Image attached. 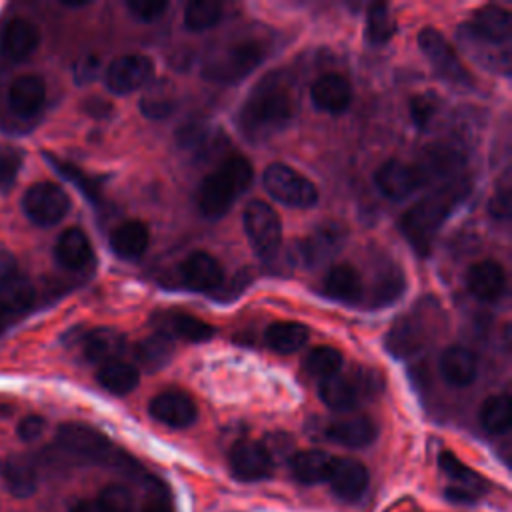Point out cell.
<instances>
[{"label":"cell","mask_w":512,"mask_h":512,"mask_svg":"<svg viewBox=\"0 0 512 512\" xmlns=\"http://www.w3.org/2000/svg\"><path fill=\"white\" fill-rule=\"evenodd\" d=\"M294 94L286 76L268 74L250 92L240 108L238 122L250 140H268L278 134L294 116Z\"/></svg>","instance_id":"obj_1"},{"label":"cell","mask_w":512,"mask_h":512,"mask_svg":"<svg viewBox=\"0 0 512 512\" xmlns=\"http://www.w3.org/2000/svg\"><path fill=\"white\" fill-rule=\"evenodd\" d=\"M466 194L468 184L462 178H456L444 182V186L426 194L404 212L400 228L416 252H420L422 256L430 252L442 222Z\"/></svg>","instance_id":"obj_2"},{"label":"cell","mask_w":512,"mask_h":512,"mask_svg":"<svg viewBox=\"0 0 512 512\" xmlns=\"http://www.w3.org/2000/svg\"><path fill=\"white\" fill-rule=\"evenodd\" d=\"M254 178V170L250 162L232 154L224 158L200 184L198 188V208L208 218L224 216L234 200L250 186Z\"/></svg>","instance_id":"obj_3"},{"label":"cell","mask_w":512,"mask_h":512,"mask_svg":"<svg viewBox=\"0 0 512 512\" xmlns=\"http://www.w3.org/2000/svg\"><path fill=\"white\" fill-rule=\"evenodd\" d=\"M442 314L434 300L426 298L414 310L398 316L386 336V348L396 358H406L420 352L436 334Z\"/></svg>","instance_id":"obj_4"},{"label":"cell","mask_w":512,"mask_h":512,"mask_svg":"<svg viewBox=\"0 0 512 512\" xmlns=\"http://www.w3.org/2000/svg\"><path fill=\"white\" fill-rule=\"evenodd\" d=\"M264 56H266V48L262 42L244 38L226 46L216 56H212L204 64L202 76L210 82L234 84L246 78L264 60Z\"/></svg>","instance_id":"obj_5"},{"label":"cell","mask_w":512,"mask_h":512,"mask_svg":"<svg viewBox=\"0 0 512 512\" xmlns=\"http://www.w3.org/2000/svg\"><path fill=\"white\" fill-rule=\"evenodd\" d=\"M380 390V376L374 370H354L348 374H334L326 380H320L318 394L322 402L338 412L352 410L358 402Z\"/></svg>","instance_id":"obj_6"},{"label":"cell","mask_w":512,"mask_h":512,"mask_svg":"<svg viewBox=\"0 0 512 512\" xmlns=\"http://www.w3.org/2000/svg\"><path fill=\"white\" fill-rule=\"evenodd\" d=\"M56 440L66 452L90 462H100V464L128 462V458L120 454L102 432L86 424H78V422L62 424L56 432Z\"/></svg>","instance_id":"obj_7"},{"label":"cell","mask_w":512,"mask_h":512,"mask_svg":"<svg viewBox=\"0 0 512 512\" xmlns=\"http://www.w3.org/2000/svg\"><path fill=\"white\" fill-rule=\"evenodd\" d=\"M262 182L266 192L286 206L310 208L318 202L316 186L306 176H302L300 172L282 162L266 166Z\"/></svg>","instance_id":"obj_8"},{"label":"cell","mask_w":512,"mask_h":512,"mask_svg":"<svg viewBox=\"0 0 512 512\" xmlns=\"http://www.w3.org/2000/svg\"><path fill=\"white\" fill-rule=\"evenodd\" d=\"M242 222L252 248L270 258L282 244V222L278 212L264 200H252L242 212Z\"/></svg>","instance_id":"obj_9"},{"label":"cell","mask_w":512,"mask_h":512,"mask_svg":"<svg viewBox=\"0 0 512 512\" xmlns=\"http://www.w3.org/2000/svg\"><path fill=\"white\" fill-rule=\"evenodd\" d=\"M22 210L34 224L52 226L68 214L70 198L54 182H36L24 192Z\"/></svg>","instance_id":"obj_10"},{"label":"cell","mask_w":512,"mask_h":512,"mask_svg":"<svg viewBox=\"0 0 512 512\" xmlns=\"http://www.w3.org/2000/svg\"><path fill=\"white\" fill-rule=\"evenodd\" d=\"M154 76V62L144 54H124L106 68V86L114 94H128L148 86Z\"/></svg>","instance_id":"obj_11"},{"label":"cell","mask_w":512,"mask_h":512,"mask_svg":"<svg viewBox=\"0 0 512 512\" xmlns=\"http://www.w3.org/2000/svg\"><path fill=\"white\" fill-rule=\"evenodd\" d=\"M176 282L192 292H212L224 280V270L220 262L202 250L188 254L174 272Z\"/></svg>","instance_id":"obj_12"},{"label":"cell","mask_w":512,"mask_h":512,"mask_svg":"<svg viewBox=\"0 0 512 512\" xmlns=\"http://www.w3.org/2000/svg\"><path fill=\"white\" fill-rule=\"evenodd\" d=\"M230 470L242 482H258L272 476L274 460L270 450L256 440H240L230 450Z\"/></svg>","instance_id":"obj_13"},{"label":"cell","mask_w":512,"mask_h":512,"mask_svg":"<svg viewBox=\"0 0 512 512\" xmlns=\"http://www.w3.org/2000/svg\"><path fill=\"white\" fill-rule=\"evenodd\" d=\"M418 44L424 52V56L432 62L434 70L450 82H468L470 76L464 70V66L460 64L456 52L452 50V46L446 42V38L436 30V28H424L418 34Z\"/></svg>","instance_id":"obj_14"},{"label":"cell","mask_w":512,"mask_h":512,"mask_svg":"<svg viewBox=\"0 0 512 512\" xmlns=\"http://www.w3.org/2000/svg\"><path fill=\"white\" fill-rule=\"evenodd\" d=\"M154 420L170 428H186L196 422L198 408L190 394L182 390H164L150 400L148 406Z\"/></svg>","instance_id":"obj_15"},{"label":"cell","mask_w":512,"mask_h":512,"mask_svg":"<svg viewBox=\"0 0 512 512\" xmlns=\"http://www.w3.org/2000/svg\"><path fill=\"white\" fill-rule=\"evenodd\" d=\"M442 472L452 480V484L446 488V496L452 502H474L484 492V478L478 476L472 468L462 464L452 452H442L440 458Z\"/></svg>","instance_id":"obj_16"},{"label":"cell","mask_w":512,"mask_h":512,"mask_svg":"<svg viewBox=\"0 0 512 512\" xmlns=\"http://www.w3.org/2000/svg\"><path fill=\"white\" fill-rule=\"evenodd\" d=\"M156 332L168 336L170 340H184V342H206L212 338L214 328L200 318L180 312V310H166L158 312L152 318Z\"/></svg>","instance_id":"obj_17"},{"label":"cell","mask_w":512,"mask_h":512,"mask_svg":"<svg viewBox=\"0 0 512 512\" xmlns=\"http://www.w3.org/2000/svg\"><path fill=\"white\" fill-rule=\"evenodd\" d=\"M374 182H376L378 190L390 200H404L412 192H416L420 186H424L416 166L404 164L400 160L384 162L378 168Z\"/></svg>","instance_id":"obj_18"},{"label":"cell","mask_w":512,"mask_h":512,"mask_svg":"<svg viewBox=\"0 0 512 512\" xmlns=\"http://www.w3.org/2000/svg\"><path fill=\"white\" fill-rule=\"evenodd\" d=\"M326 482L338 498L354 502L368 488V470L354 458H334Z\"/></svg>","instance_id":"obj_19"},{"label":"cell","mask_w":512,"mask_h":512,"mask_svg":"<svg viewBox=\"0 0 512 512\" xmlns=\"http://www.w3.org/2000/svg\"><path fill=\"white\" fill-rule=\"evenodd\" d=\"M348 232L338 222H324L320 224L310 236H306L300 244V252L306 264L316 266L330 256H334L346 242Z\"/></svg>","instance_id":"obj_20"},{"label":"cell","mask_w":512,"mask_h":512,"mask_svg":"<svg viewBox=\"0 0 512 512\" xmlns=\"http://www.w3.org/2000/svg\"><path fill=\"white\" fill-rule=\"evenodd\" d=\"M46 100L44 80L36 74H24L12 80L8 88V106L18 118H32Z\"/></svg>","instance_id":"obj_21"},{"label":"cell","mask_w":512,"mask_h":512,"mask_svg":"<svg viewBox=\"0 0 512 512\" xmlns=\"http://www.w3.org/2000/svg\"><path fill=\"white\" fill-rule=\"evenodd\" d=\"M464 166V156L458 148L448 144L430 146L416 170L422 178V184L430 182L432 178H444L446 182L458 178V170Z\"/></svg>","instance_id":"obj_22"},{"label":"cell","mask_w":512,"mask_h":512,"mask_svg":"<svg viewBox=\"0 0 512 512\" xmlns=\"http://www.w3.org/2000/svg\"><path fill=\"white\" fill-rule=\"evenodd\" d=\"M40 44V30L26 18H12L2 32L0 50L6 58L20 62L34 54Z\"/></svg>","instance_id":"obj_23"},{"label":"cell","mask_w":512,"mask_h":512,"mask_svg":"<svg viewBox=\"0 0 512 512\" xmlns=\"http://www.w3.org/2000/svg\"><path fill=\"white\" fill-rule=\"evenodd\" d=\"M466 284L474 298L482 302H494L506 290V274L498 262L482 260L468 268Z\"/></svg>","instance_id":"obj_24"},{"label":"cell","mask_w":512,"mask_h":512,"mask_svg":"<svg viewBox=\"0 0 512 512\" xmlns=\"http://www.w3.org/2000/svg\"><path fill=\"white\" fill-rule=\"evenodd\" d=\"M310 96L316 108L338 114L344 112L352 102V88L342 74L328 72L322 74L310 88Z\"/></svg>","instance_id":"obj_25"},{"label":"cell","mask_w":512,"mask_h":512,"mask_svg":"<svg viewBox=\"0 0 512 512\" xmlns=\"http://www.w3.org/2000/svg\"><path fill=\"white\" fill-rule=\"evenodd\" d=\"M324 434L328 440H332L336 444H342L348 448H362V446H368L370 442H374L378 428L372 422V418H368V416H348V418L330 422L326 426Z\"/></svg>","instance_id":"obj_26"},{"label":"cell","mask_w":512,"mask_h":512,"mask_svg":"<svg viewBox=\"0 0 512 512\" xmlns=\"http://www.w3.org/2000/svg\"><path fill=\"white\" fill-rule=\"evenodd\" d=\"M176 144L194 154L196 158H206L212 156L216 150H220V134L214 126H210V122L206 120H188L186 124H182L176 132Z\"/></svg>","instance_id":"obj_27"},{"label":"cell","mask_w":512,"mask_h":512,"mask_svg":"<svg viewBox=\"0 0 512 512\" xmlns=\"http://www.w3.org/2000/svg\"><path fill=\"white\" fill-rule=\"evenodd\" d=\"M440 372L456 388L470 386L478 376L476 354L464 346H448L440 356Z\"/></svg>","instance_id":"obj_28"},{"label":"cell","mask_w":512,"mask_h":512,"mask_svg":"<svg viewBox=\"0 0 512 512\" xmlns=\"http://www.w3.org/2000/svg\"><path fill=\"white\" fill-rule=\"evenodd\" d=\"M322 294L338 302H358L362 296V278L350 264L332 266L322 280Z\"/></svg>","instance_id":"obj_29"},{"label":"cell","mask_w":512,"mask_h":512,"mask_svg":"<svg viewBox=\"0 0 512 512\" xmlns=\"http://www.w3.org/2000/svg\"><path fill=\"white\" fill-rule=\"evenodd\" d=\"M84 356L90 362L106 364L112 360H120V356L126 350L124 334L114 328H94L84 336Z\"/></svg>","instance_id":"obj_30"},{"label":"cell","mask_w":512,"mask_h":512,"mask_svg":"<svg viewBox=\"0 0 512 512\" xmlns=\"http://www.w3.org/2000/svg\"><path fill=\"white\" fill-rule=\"evenodd\" d=\"M470 30L474 32V36L486 42H504L510 38L512 32V16L508 10L488 4L474 12Z\"/></svg>","instance_id":"obj_31"},{"label":"cell","mask_w":512,"mask_h":512,"mask_svg":"<svg viewBox=\"0 0 512 512\" xmlns=\"http://www.w3.org/2000/svg\"><path fill=\"white\" fill-rule=\"evenodd\" d=\"M148 226L140 220H126L118 224L110 234V248L116 256L124 260H134L142 256L148 248Z\"/></svg>","instance_id":"obj_32"},{"label":"cell","mask_w":512,"mask_h":512,"mask_svg":"<svg viewBox=\"0 0 512 512\" xmlns=\"http://www.w3.org/2000/svg\"><path fill=\"white\" fill-rule=\"evenodd\" d=\"M54 256L60 266L68 270H80L92 260V246L84 230L66 228L54 246Z\"/></svg>","instance_id":"obj_33"},{"label":"cell","mask_w":512,"mask_h":512,"mask_svg":"<svg viewBox=\"0 0 512 512\" xmlns=\"http://www.w3.org/2000/svg\"><path fill=\"white\" fill-rule=\"evenodd\" d=\"M334 456L324 450H302L296 452L290 460V470L294 478L302 484L326 482Z\"/></svg>","instance_id":"obj_34"},{"label":"cell","mask_w":512,"mask_h":512,"mask_svg":"<svg viewBox=\"0 0 512 512\" xmlns=\"http://www.w3.org/2000/svg\"><path fill=\"white\" fill-rule=\"evenodd\" d=\"M96 380L104 390L122 396L132 392L138 386L140 374L132 364L124 360H112V362L100 364L96 372Z\"/></svg>","instance_id":"obj_35"},{"label":"cell","mask_w":512,"mask_h":512,"mask_svg":"<svg viewBox=\"0 0 512 512\" xmlns=\"http://www.w3.org/2000/svg\"><path fill=\"white\" fill-rule=\"evenodd\" d=\"M404 288H406V282H404L402 270L394 264H388L380 268L374 276V282L370 288V302L372 306H390L404 294Z\"/></svg>","instance_id":"obj_36"},{"label":"cell","mask_w":512,"mask_h":512,"mask_svg":"<svg viewBox=\"0 0 512 512\" xmlns=\"http://www.w3.org/2000/svg\"><path fill=\"white\" fill-rule=\"evenodd\" d=\"M308 340V328L300 322H274L266 328V344L278 354H292Z\"/></svg>","instance_id":"obj_37"},{"label":"cell","mask_w":512,"mask_h":512,"mask_svg":"<svg viewBox=\"0 0 512 512\" xmlns=\"http://www.w3.org/2000/svg\"><path fill=\"white\" fill-rule=\"evenodd\" d=\"M134 358L142 368L154 372L172 358V340L160 332H154L152 336L136 344Z\"/></svg>","instance_id":"obj_38"},{"label":"cell","mask_w":512,"mask_h":512,"mask_svg":"<svg viewBox=\"0 0 512 512\" xmlns=\"http://www.w3.org/2000/svg\"><path fill=\"white\" fill-rule=\"evenodd\" d=\"M34 298H36L34 286L18 274H14L12 278H8L6 282L0 284V304L12 316L26 312L34 304Z\"/></svg>","instance_id":"obj_39"},{"label":"cell","mask_w":512,"mask_h":512,"mask_svg":"<svg viewBox=\"0 0 512 512\" xmlns=\"http://www.w3.org/2000/svg\"><path fill=\"white\" fill-rule=\"evenodd\" d=\"M480 424L488 434H504L510 428L512 406L508 394H494L480 408Z\"/></svg>","instance_id":"obj_40"},{"label":"cell","mask_w":512,"mask_h":512,"mask_svg":"<svg viewBox=\"0 0 512 512\" xmlns=\"http://www.w3.org/2000/svg\"><path fill=\"white\" fill-rule=\"evenodd\" d=\"M174 108H176L174 88L166 80H160V82L152 84L140 100L142 114L152 118V120H160V118L170 116L174 112Z\"/></svg>","instance_id":"obj_41"},{"label":"cell","mask_w":512,"mask_h":512,"mask_svg":"<svg viewBox=\"0 0 512 512\" xmlns=\"http://www.w3.org/2000/svg\"><path fill=\"white\" fill-rule=\"evenodd\" d=\"M302 366L310 376L326 380V378L340 372L342 354L332 346H316L306 354Z\"/></svg>","instance_id":"obj_42"},{"label":"cell","mask_w":512,"mask_h":512,"mask_svg":"<svg viewBox=\"0 0 512 512\" xmlns=\"http://www.w3.org/2000/svg\"><path fill=\"white\" fill-rule=\"evenodd\" d=\"M222 18V4L216 0H194L184 10V24L188 30L202 32L218 24Z\"/></svg>","instance_id":"obj_43"},{"label":"cell","mask_w":512,"mask_h":512,"mask_svg":"<svg viewBox=\"0 0 512 512\" xmlns=\"http://www.w3.org/2000/svg\"><path fill=\"white\" fill-rule=\"evenodd\" d=\"M4 478H6L8 490L16 498H28L36 490V474L32 466L24 460H18V458L10 460L4 468Z\"/></svg>","instance_id":"obj_44"},{"label":"cell","mask_w":512,"mask_h":512,"mask_svg":"<svg viewBox=\"0 0 512 512\" xmlns=\"http://www.w3.org/2000/svg\"><path fill=\"white\" fill-rule=\"evenodd\" d=\"M392 34H394V20L390 16L388 6L384 4L370 6L366 16V38L372 44H384L392 38Z\"/></svg>","instance_id":"obj_45"},{"label":"cell","mask_w":512,"mask_h":512,"mask_svg":"<svg viewBox=\"0 0 512 512\" xmlns=\"http://www.w3.org/2000/svg\"><path fill=\"white\" fill-rule=\"evenodd\" d=\"M102 512H132V494L122 484H108L96 498Z\"/></svg>","instance_id":"obj_46"},{"label":"cell","mask_w":512,"mask_h":512,"mask_svg":"<svg viewBox=\"0 0 512 512\" xmlns=\"http://www.w3.org/2000/svg\"><path fill=\"white\" fill-rule=\"evenodd\" d=\"M20 164H22V156L18 150L14 148H0V192H8L14 182L16 176L20 172Z\"/></svg>","instance_id":"obj_47"},{"label":"cell","mask_w":512,"mask_h":512,"mask_svg":"<svg viewBox=\"0 0 512 512\" xmlns=\"http://www.w3.org/2000/svg\"><path fill=\"white\" fill-rule=\"evenodd\" d=\"M126 6L134 18L142 22H154L162 16L168 2L166 0H130Z\"/></svg>","instance_id":"obj_48"},{"label":"cell","mask_w":512,"mask_h":512,"mask_svg":"<svg viewBox=\"0 0 512 512\" xmlns=\"http://www.w3.org/2000/svg\"><path fill=\"white\" fill-rule=\"evenodd\" d=\"M50 164H52L54 168H58L64 178H68L70 182H74L90 200H96V198H98V188H96V184H94L88 176H84L82 172H78L74 166L64 164V162H58L56 158H50Z\"/></svg>","instance_id":"obj_49"},{"label":"cell","mask_w":512,"mask_h":512,"mask_svg":"<svg viewBox=\"0 0 512 512\" xmlns=\"http://www.w3.org/2000/svg\"><path fill=\"white\" fill-rule=\"evenodd\" d=\"M410 112H412V120L416 126L424 128L430 118L434 116L436 112V98L434 94H418L412 98V104H410Z\"/></svg>","instance_id":"obj_50"},{"label":"cell","mask_w":512,"mask_h":512,"mask_svg":"<svg viewBox=\"0 0 512 512\" xmlns=\"http://www.w3.org/2000/svg\"><path fill=\"white\" fill-rule=\"evenodd\" d=\"M44 428H46V420L42 416H38V414H30V416H26V418H22L18 422L16 432H18L20 440L32 442V440H36L44 432Z\"/></svg>","instance_id":"obj_51"},{"label":"cell","mask_w":512,"mask_h":512,"mask_svg":"<svg viewBox=\"0 0 512 512\" xmlns=\"http://www.w3.org/2000/svg\"><path fill=\"white\" fill-rule=\"evenodd\" d=\"M98 68H100L98 56H94V54H84V56L78 58L76 64H74V78H76V82H78V84L90 82V80L96 76Z\"/></svg>","instance_id":"obj_52"},{"label":"cell","mask_w":512,"mask_h":512,"mask_svg":"<svg viewBox=\"0 0 512 512\" xmlns=\"http://www.w3.org/2000/svg\"><path fill=\"white\" fill-rule=\"evenodd\" d=\"M490 214L496 218H504V220L510 216V188H508L506 180L502 186L496 188V192L490 200Z\"/></svg>","instance_id":"obj_53"},{"label":"cell","mask_w":512,"mask_h":512,"mask_svg":"<svg viewBox=\"0 0 512 512\" xmlns=\"http://www.w3.org/2000/svg\"><path fill=\"white\" fill-rule=\"evenodd\" d=\"M16 274V258L14 254L0 244V284Z\"/></svg>","instance_id":"obj_54"},{"label":"cell","mask_w":512,"mask_h":512,"mask_svg":"<svg viewBox=\"0 0 512 512\" xmlns=\"http://www.w3.org/2000/svg\"><path fill=\"white\" fill-rule=\"evenodd\" d=\"M142 512H174V506H172L170 498H166L162 494H156V496L146 500Z\"/></svg>","instance_id":"obj_55"},{"label":"cell","mask_w":512,"mask_h":512,"mask_svg":"<svg viewBox=\"0 0 512 512\" xmlns=\"http://www.w3.org/2000/svg\"><path fill=\"white\" fill-rule=\"evenodd\" d=\"M84 108H86V112L88 114H92V116H106L108 112H110V104L108 102H104V100H100V98H92V100H88L86 104H84Z\"/></svg>","instance_id":"obj_56"},{"label":"cell","mask_w":512,"mask_h":512,"mask_svg":"<svg viewBox=\"0 0 512 512\" xmlns=\"http://www.w3.org/2000/svg\"><path fill=\"white\" fill-rule=\"evenodd\" d=\"M70 512H102V508L98 506L96 500H78Z\"/></svg>","instance_id":"obj_57"},{"label":"cell","mask_w":512,"mask_h":512,"mask_svg":"<svg viewBox=\"0 0 512 512\" xmlns=\"http://www.w3.org/2000/svg\"><path fill=\"white\" fill-rule=\"evenodd\" d=\"M12 318H14V316H12V314H10V312L0 304V332H2L10 322H12Z\"/></svg>","instance_id":"obj_58"}]
</instances>
